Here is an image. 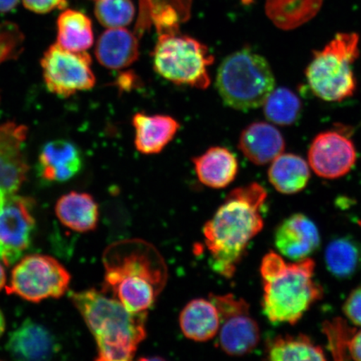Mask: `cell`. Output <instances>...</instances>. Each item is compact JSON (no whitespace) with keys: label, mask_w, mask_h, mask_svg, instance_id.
I'll return each mask as SVG.
<instances>
[{"label":"cell","mask_w":361,"mask_h":361,"mask_svg":"<svg viewBox=\"0 0 361 361\" xmlns=\"http://www.w3.org/2000/svg\"><path fill=\"white\" fill-rule=\"evenodd\" d=\"M266 198L259 183L234 189L205 224L203 235L215 272L225 278L235 274L248 243L264 228L260 209Z\"/></svg>","instance_id":"1"},{"label":"cell","mask_w":361,"mask_h":361,"mask_svg":"<svg viewBox=\"0 0 361 361\" xmlns=\"http://www.w3.org/2000/svg\"><path fill=\"white\" fill-rule=\"evenodd\" d=\"M104 291L132 312H147L168 281V266L150 243L128 239L113 243L103 256Z\"/></svg>","instance_id":"2"},{"label":"cell","mask_w":361,"mask_h":361,"mask_svg":"<svg viewBox=\"0 0 361 361\" xmlns=\"http://www.w3.org/2000/svg\"><path fill=\"white\" fill-rule=\"evenodd\" d=\"M71 298L97 341V360L134 358L147 336V312H132L115 298L96 290L71 293Z\"/></svg>","instance_id":"3"},{"label":"cell","mask_w":361,"mask_h":361,"mask_svg":"<svg viewBox=\"0 0 361 361\" xmlns=\"http://www.w3.org/2000/svg\"><path fill=\"white\" fill-rule=\"evenodd\" d=\"M314 269V261L310 258L287 263L274 252L264 257L262 306L271 323L295 324L322 299L323 288L313 279Z\"/></svg>","instance_id":"4"},{"label":"cell","mask_w":361,"mask_h":361,"mask_svg":"<svg viewBox=\"0 0 361 361\" xmlns=\"http://www.w3.org/2000/svg\"><path fill=\"white\" fill-rule=\"evenodd\" d=\"M216 85L226 105L248 111L264 105L274 90L275 79L269 62L245 49L224 59Z\"/></svg>","instance_id":"5"},{"label":"cell","mask_w":361,"mask_h":361,"mask_svg":"<svg viewBox=\"0 0 361 361\" xmlns=\"http://www.w3.org/2000/svg\"><path fill=\"white\" fill-rule=\"evenodd\" d=\"M359 42L358 34L340 33L314 52L305 75L316 97L341 102L353 96L357 87L353 65L360 56Z\"/></svg>","instance_id":"6"},{"label":"cell","mask_w":361,"mask_h":361,"mask_svg":"<svg viewBox=\"0 0 361 361\" xmlns=\"http://www.w3.org/2000/svg\"><path fill=\"white\" fill-rule=\"evenodd\" d=\"M157 74L177 85L198 89L209 87V67L214 57L206 45L189 36L171 32L159 35L152 54Z\"/></svg>","instance_id":"7"},{"label":"cell","mask_w":361,"mask_h":361,"mask_svg":"<svg viewBox=\"0 0 361 361\" xmlns=\"http://www.w3.org/2000/svg\"><path fill=\"white\" fill-rule=\"evenodd\" d=\"M70 283L71 274L56 259L47 255H29L13 268L6 292L37 303L65 295Z\"/></svg>","instance_id":"8"},{"label":"cell","mask_w":361,"mask_h":361,"mask_svg":"<svg viewBox=\"0 0 361 361\" xmlns=\"http://www.w3.org/2000/svg\"><path fill=\"white\" fill-rule=\"evenodd\" d=\"M209 300L219 311L218 342L221 350L231 356L250 354L260 340L259 326L251 316L250 305L232 293L211 295Z\"/></svg>","instance_id":"9"},{"label":"cell","mask_w":361,"mask_h":361,"mask_svg":"<svg viewBox=\"0 0 361 361\" xmlns=\"http://www.w3.org/2000/svg\"><path fill=\"white\" fill-rule=\"evenodd\" d=\"M90 65L88 53L70 51L53 44L42 60L44 83L49 92L65 98L92 89L96 78Z\"/></svg>","instance_id":"10"},{"label":"cell","mask_w":361,"mask_h":361,"mask_svg":"<svg viewBox=\"0 0 361 361\" xmlns=\"http://www.w3.org/2000/svg\"><path fill=\"white\" fill-rule=\"evenodd\" d=\"M33 207L31 198L16 194L0 207V261L4 265L16 264L30 247L35 228Z\"/></svg>","instance_id":"11"},{"label":"cell","mask_w":361,"mask_h":361,"mask_svg":"<svg viewBox=\"0 0 361 361\" xmlns=\"http://www.w3.org/2000/svg\"><path fill=\"white\" fill-rule=\"evenodd\" d=\"M309 162L323 178L336 179L350 173L355 164V147L347 135L327 130L316 135L309 149Z\"/></svg>","instance_id":"12"},{"label":"cell","mask_w":361,"mask_h":361,"mask_svg":"<svg viewBox=\"0 0 361 361\" xmlns=\"http://www.w3.org/2000/svg\"><path fill=\"white\" fill-rule=\"evenodd\" d=\"M28 134L25 126L15 123L0 125V191L13 195L26 180L29 166L22 152Z\"/></svg>","instance_id":"13"},{"label":"cell","mask_w":361,"mask_h":361,"mask_svg":"<svg viewBox=\"0 0 361 361\" xmlns=\"http://www.w3.org/2000/svg\"><path fill=\"white\" fill-rule=\"evenodd\" d=\"M317 227L308 216L293 214L275 230L274 245L287 259L298 261L308 258L319 246Z\"/></svg>","instance_id":"14"},{"label":"cell","mask_w":361,"mask_h":361,"mask_svg":"<svg viewBox=\"0 0 361 361\" xmlns=\"http://www.w3.org/2000/svg\"><path fill=\"white\" fill-rule=\"evenodd\" d=\"M60 346L55 336L37 322L27 319L8 336L6 350L19 360H45L54 357Z\"/></svg>","instance_id":"15"},{"label":"cell","mask_w":361,"mask_h":361,"mask_svg":"<svg viewBox=\"0 0 361 361\" xmlns=\"http://www.w3.org/2000/svg\"><path fill=\"white\" fill-rule=\"evenodd\" d=\"M81 166L82 157L73 142L56 140L45 144L40 151L39 174L47 182H66L79 173Z\"/></svg>","instance_id":"16"},{"label":"cell","mask_w":361,"mask_h":361,"mask_svg":"<svg viewBox=\"0 0 361 361\" xmlns=\"http://www.w3.org/2000/svg\"><path fill=\"white\" fill-rule=\"evenodd\" d=\"M238 148L252 164L265 165L282 154L286 142L274 126L257 121L243 130Z\"/></svg>","instance_id":"17"},{"label":"cell","mask_w":361,"mask_h":361,"mask_svg":"<svg viewBox=\"0 0 361 361\" xmlns=\"http://www.w3.org/2000/svg\"><path fill=\"white\" fill-rule=\"evenodd\" d=\"M135 146L142 154H157L173 141L180 129L177 120L169 116H148L137 113L133 116Z\"/></svg>","instance_id":"18"},{"label":"cell","mask_w":361,"mask_h":361,"mask_svg":"<svg viewBox=\"0 0 361 361\" xmlns=\"http://www.w3.org/2000/svg\"><path fill=\"white\" fill-rule=\"evenodd\" d=\"M96 56L108 69L119 70L133 65L139 57L137 35L125 28H111L99 38Z\"/></svg>","instance_id":"19"},{"label":"cell","mask_w":361,"mask_h":361,"mask_svg":"<svg viewBox=\"0 0 361 361\" xmlns=\"http://www.w3.org/2000/svg\"><path fill=\"white\" fill-rule=\"evenodd\" d=\"M192 161L198 179L211 188L228 187L238 174L237 158L227 148L211 147Z\"/></svg>","instance_id":"20"},{"label":"cell","mask_w":361,"mask_h":361,"mask_svg":"<svg viewBox=\"0 0 361 361\" xmlns=\"http://www.w3.org/2000/svg\"><path fill=\"white\" fill-rule=\"evenodd\" d=\"M179 323L183 335L189 340L205 342L218 335L219 311L210 300L195 299L184 307Z\"/></svg>","instance_id":"21"},{"label":"cell","mask_w":361,"mask_h":361,"mask_svg":"<svg viewBox=\"0 0 361 361\" xmlns=\"http://www.w3.org/2000/svg\"><path fill=\"white\" fill-rule=\"evenodd\" d=\"M56 213L62 224L74 231L85 233L97 227L98 205L88 193L71 192L56 203Z\"/></svg>","instance_id":"22"},{"label":"cell","mask_w":361,"mask_h":361,"mask_svg":"<svg viewBox=\"0 0 361 361\" xmlns=\"http://www.w3.org/2000/svg\"><path fill=\"white\" fill-rule=\"evenodd\" d=\"M269 180L279 192L295 194L305 188L310 178V166L300 156L281 154L268 171Z\"/></svg>","instance_id":"23"},{"label":"cell","mask_w":361,"mask_h":361,"mask_svg":"<svg viewBox=\"0 0 361 361\" xmlns=\"http://www.w3.org/2000/svg\"><path fill=\"white\" fill-rule=\"evenodd\" d=\"M322 4L323 0H267L265 11L278 28L292 30L312 20Z\"/></svg>","instance_id":"24"},{"label":"cell","mask_w":361,"mask_h":361,"mask_svg":"<svg viewBox=\"0 0 361 361\" xmlns=\"http://www.w3.org/2000/svg\"><path fill=\"white\" fill-rule=\"evenodd\" d=\"M92 23L84 13L75 10L63 11L57 20V43L67 51H85L92 47Z\"/></svg>","instance_id":"25"},{"label":"cell","mask_w":361,"mask_h":361,"mask_svg":"<svg viewBox=\"0 0 361 361\" xmlns=\"http://www.w3.org/2000/svg\"><path fill=\"white\" fill-rule=\"evenodd\" d=\"M329 272L341 279H350L361 269V243L350 237L329 242L324 252Z\"/></svg>","instance_id":"26"},{"label":"cell","mask_w":361,"mask_h":361,"mask_svg":"<svg viewBox=\"0 0 361 361\" xmlns=\"http://www.w3.org/2000/svg\"><path fill=\"white\" fill-rule=\"evenodd\" d=\"M267 358L273 361L326 360L322 347L305 335L279 336L269 342Z\"/></svg>","instance_id":"27"},{"label":"cell","mask_w":361,"mask_h":361,"mask_svg":"<svg viewBox=\"0 0 361 361\" xmlns=\"http://www.w3.org/2000/svg\"><path fill=\"white\" fill-rule=\"evenodd\" d=\"M263 106L266 118L279 126H290L301 115L300 99L288 88L274 90Z\"/></svg>","instance_id":"28"},{"label":"cell","mask_w":361,"mask_h":361,"mask_svg":"<svg viewBox=\"0 0 361 361\" xmlns=\"http://www.w3.org/2000/svg\"><path fill=\"white\" fill-rule=\"evenodd\" d=\"M94 13L107 28H124L133 22L135 7L132 0H97Z\"/></svg>","instance_id":"29"},{"label":"cell","mask_w":361,"mask_h":361,"mask_svg":"<svg viewBox=\"0 0 361 361\" xmlns=\"http://www.w3.org/2000/svg\"><path fill=\"white\" fill-rule=\"evenodd\" d=\"M355 328L350 327L345 319L335 318L323 324L322 331L327 338L328 349L336 360L347 359V347Z\"/></svg>","instance_id":"30"},{"label":"cell","mask_w":361,"mask_h":361,"mask_svg":"<svg viewBox=\"0 0 361 361\" xmlns=\"http://www.w3.org/2000/svg\"><path fill=\"white\" fill-rule=\"evenodd\" d=\"M24 34L15 23H0V65L19 58L24 49Z\"/></svg>","instance_id":"31"},{"label":"cell","mask_w":361,"mask_h":361,"mask_svg":"<svg viewBox=\"0 0 361 361\" xmlns=\"http://www.w3.org/2000/svg\"><path fill=\"white\" fill-rule=\"evenodd\" d=\"M343 312L351 323L361 327V287L350 293L343 306Z\"/></svg>","instance_id":"32"},{"label":"cell","mask_w":361,"mask_h":361,"mask_svg":"<svg viewBox=\"0 0 361 361\" xmlns=\"http://www.w3.org/2000/svg\"><path fill=\"white\" fill-rule=\"evenodd\" d=\"M24 6L36 13H47L55 10H65L67 0H22Z\"/></svg>","instance_id":"33"},{"label":"cell","mask_w":361,"mask_h":361,"mask_svg":"<svg viewBox=\"0 0 361 361\" xmlns=\"http://www.w3.org/2000/svg\"><path fill=\"white\" fill-rule=\"evenodd\" d=\"M347 359L361 361V329H355L347 347Z\"/></svg>","instance_id":"34"},{"label":"cell","mask_w":361,"mask_h":361,"mask_svg":"<svg viewBox=\"0 0 361 361\" xmlns=\"http://www.w3.org/2000/svg\"><path fill=\"white\" fill-rule=\"evenodd\" d=\"M19 2L20 0H0V13L11 11Z\"/></svg>","instance_id":"35"},{"label":"cell","mask_w":361,"mask_h":361,"mask_svg":"<svg viewBox=\"0 0 361 361\" xmlns=\"http://www.w3.org/2000/svg\"><path fill=\"white\" fill-rule=\"evenodd\" d=\"M6 271L3 268V266L0 264V290L6 286Z\"/></svg>","instance_id":"36"},{"label":"cell","mask_w":361,"mask_h":361,"mask_svg":"<svg viewBox=\"0 0 361 361\" xmlns=\"http://www.w3.org/2000/svg\"><path fill=\"white\" fill-rule=\"evenodd\" d=\"M4 329H6V322H4V315L0 310V336L3 335Z\"/></svg>","instance_id":"37"},{"label":"cell","mask_w":361,"mask_h":361,"mask_svg":"<svg viewBox=\"0 0 361 361\" xmlns=\"http://www.w3.org/2000/svg\"><path fill=\"white\" fill-rule=\"evenodd\" d=\"M11 196L6 195V193H4L3 192H0V207H1L4 205V203L6 202L7 200V198Z\"/></svg>","instance_id":"38"}]
</instances>
